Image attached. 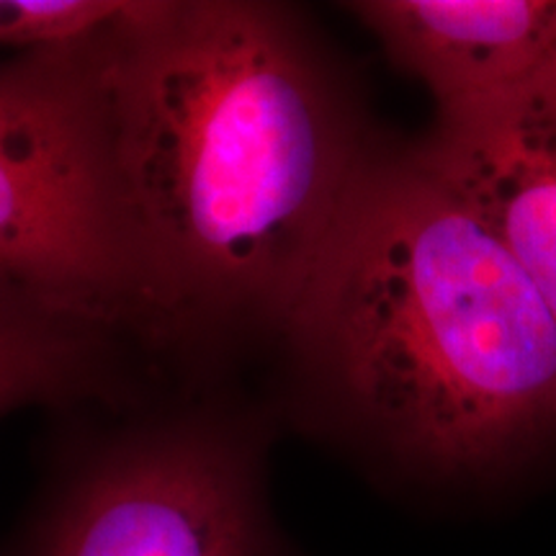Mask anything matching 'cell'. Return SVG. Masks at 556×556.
Here are the masks:
<instances>
[{"mask_svg": "<svg viewBox=\"0 0 556 556\" xmlns=\"http://www.w3.org/2000/svg\"><path fill=\"white\" fill-rule=\"evenodd\" d=\"M103 80L137 338L276 343L381 150L323 41L283 3L127 0Z\"/></svg>", "mask_w": 556, "mask_h": 556, "instance_id": "obj_1", "label": "cell"}, {"mask_svg": "<svg viewBox=\"0 0 556 556\" xmlns=\"http://www.w3.org/2000/svg\"><path fill=\"white\" fill-rule=\"evenodd\" d=\"M289 409L426 484L507 471L556 435V317L497 235L381 148L278 336Z\"/></svg>", "mask_w": 556, "mask_h": 556, "instance_id": "obj_2", "label": "cell"}, {"mask_svg": "<svg viewBox=\"0 0 556 556\" xmlns=\"http://www.w3.org/2000/svg\"><path fill=\"white\" fill-rule=\"evenodd\" d=\"M268 422L193 405L70 448L16 556H299L268 503Z\"/></svg>", "mask_w": 556, "mask_h": 556, "instance_id": "obj_3", "label": "cell"}, {"mask_svg": "<svg viewBox=\"0 0 556 556\" xmlns=\"http://www.w3.org/2000/svg\"><path fill=\"white\" fill-rule=\"evenodd\" d=\"M0 274L137 338L103 26L0 62Z\"/></svg>", "mask_w": 556, "mask_h": 556, "instance_id": "obj_4", "label": "cell"}, {"mask_svg": "<svg viewBox=\"0 0 556 556\" xmlns=\"http://www.w3.org/2000/svg\"><path fill=\"white\" fill-rule=\"evenodd\" d=\"M413 152L497 235L556 317V78L438 116Z\"/></svg>", "mask_w": 556, "mask_h": 556, "instance_id": "obj_5", "label": "cell"}, {"mask_svg": "<svg viewBox=\"0 0 556 556\" xmlns=\"http://www.w3.org/2000/svg\"><path fill=\"white\" fill-rule=\"evenodd\" d=\"M348 11L433 93L438 116L495 106L556 78V0H366Z\"/></svg>", "mask_w": 556, "mask_h": 556, "instance_id": "obj_6", "label": "cell"}, {"mask_svg": "<svg viewBox=\"0 0 556 556\" xmlns=\"http://www.w3.org/2000/svg\"><path fill=\"white\" fill-rule=\"evenodd\" d=\"M124 330L0 274V415L101 397L119 384Z\"/></svg>", "mask_w": 556, "mask_h": 556, "instance_id": "obj_7", "label": "cell"}, {"mask_svg": "<svg viewBox=\"0 0 556 556\" xmlns=\"http://www.w3.org/2000/svg\"><path fill=\"white\" fill-rule=\"evenodd\" d=\"M124 5L127 0H0V45L31 50L83 39Z\"/></svg>", "mask_w": 556, "mask_h": 556, "instance_id": "obj_8", "label": "cell"}]
</instances>
